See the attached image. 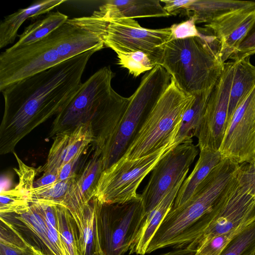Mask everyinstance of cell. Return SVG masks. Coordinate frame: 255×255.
Segmentation results:
<instances>
[{"instance_id":"6da1fadb","label":"cell","mask_w":255,"mask_h":255,"mask_svg":"<svg viewBox=\"0 0 255 255\" xmlns=\"http://www.w3.org/2000/svg\"><path fill=\"white\" fill-rule=\"evenodd\" d=\"M96 52H83L1 92L4 110L0 125V155L13 152L22 138L66 107L81 87L88 62Z\"/></svg>"},{"instance_id":"7a4b0ae2","label":"cell","mask_w":255,"mask_h":255,"mask_svg":"<svg viewBox=\"0 0 255 255\" xmlns=\"http://www.w3.org/2000/svg\"><path fill=\"white\" fill-rule=\"evenodd\" d=\"M105 45L96 34L69 19L40 40L6 49L0 55V91L33 75L83 52L97 51Z\"/></svg>"},{"instance_id":"3957f363","label":"cell","mask_w":255,"mask_h":255,"mask_svg":"<svg viewBox=\"0 0 255 255\" xmlns=\"http://www.w3.org/2000/svg\"><path fill=\"white\" fill-rule=\"evenodd\" d=\"M239 164L230 159L223 158L187 202L169 211L150 241L146 254L169 247L174 249L186 248L195 228L212 210L237 172Z\"/></svg>"},{"instance_id":"277c9868","label":"cell","mask_w":255,"mask_h":255,"mask_svg":"<svg viewBox=\"0 0 255 255\" xmlns=\"http://www.w3.org/2000/svg\"><path fill=\"white\" fill-rule=\"evenodd\" d=\"M206 33L165 43L160 65L181 90L194 96L214 87L225 63L219 57L218 40Z\"/></svg>"},{"instance_id":"5b68a950","label":"cell","mask_w":255,"mask_h":255,"mask_svg":"<svg viewBox=\"0 0 255 255\" xmlns=\"http://www.w3.org/2000/svg\"><path fill=\"white\" fill-rule=\"evenodd\" d=\"M195 99L181 90L171 78L121 158L137 159L174 143L183 116Z\"/></svg>"},{"instance_id":"8992f818","label":"cell","mask_w":255,"mask_h":255,"mask_svg":"<svg viewBox=\"0 0 255 255\" xmlns=\"http://www.w3.org/2000/svg\"><path fill=\"white\" fill-rule=\"evenodd\" d=\"M171 76L161 65L142 77L111 137L101 152L103 170L121 158L145 119L170 83Z\"/></svg>"},{"instance_id":"52a82bcc","label":"cell","mask_w":255,"mask_h":255,"mask_svg":"<svg viewBox=\"0 0 255 255\" xmlns=\"http://www.w3.org/2000/svg\"><path fill=\"white\" fill-rule=\"evenodd\" d=\"M71 20L97 35L105 46L116 53H145L154 66L160 65L164 45L172 37L170 27L146 28L132 18L104 19L91 15Z\"/></svg>"},{"instance_id":"ba28073f","label":"cell","mask_w":255,"mask_h":255,"mask_svg":"<svg viewBox=\"0 0 255 255\" xmlns=\"http://www.w3.org/2000/svg\"><path fill=\"white\" fill-rule=\"evenodd\" d=\"M238 170L212 210L197 225L191 235L190 244L186 248L196 251L213 238L233 230L255 215V197L239 178Z\"/></svg>"},{"instance_id":"9c48e42d","label":"cell","mask_w":255,"mask_h":255,"mask_svg":"<svg viewBox=\"0 0 255 255\" xmlns=\"http://www.w3.org/2000/svg\"><path fill=\"white\" fill-rule=\"evenodd\" d=\"M176 145L170 143L153 153L135 159L120 158L103 171L94 197L102 204H122L139 197L136 191L141 182Z\"/></svg>"},{"instance_id":"30bf717a","label":"cell","mask_w":255,"mask_h":255,"mask_svg":"<svg viewBox=\"0 0 255 255\" xmlns=\"http://www.w3.org/2000/svg\"><path fill=\"white\" fill-rule=\"evenodd\" d=\"M99 245L106 255H124L143 221L141 196L122 204H102L93 197Z\"/></svg>"},{"instance_id":"8fae6325","label":"cell","mask_w":255,"mask_h":255,"mask_svg":"<svg viewBox=\"0 0 255 255\" xmlns=\"http://www.w3.org/2000/svg\"><path fill=\"white\" fill-rule=\"evenodd\" d=\"M115 75L110 66H104L83 83L69 103L56 116L48 138L90 122L113 89L111 84Z\"/></svg>"},{"instance_id":"7c38bea8","label":"cell","mask_w":255,"mask_h":255,"mask_svg":"<svg viewBox=\"0 0 255 255\" xmlns=\"http://www.w3.org/2000/svg\"><path fill=\"white\" fill-rule=\"evenodd\" d=\"M197 147L193 140L182 143L174 147L157 163L140 195L145 215L186 176L198 153Z\"/></svg>"},{"instance_id":"4fadbf2b","label":"cell","mask_w":255,"mask_h":255,"mask_svg":"<svg viewBox=\"0 0 255 255\" xmlns=\"http://www.w3.org/2000/svg\"><path fill=\"white\" fill-rule=\"evenodd\" d=\"M236 63L225 62L208 98L197 137L200 150L219 151L227 126L230 91Z\"/></svg>"},{"instance_id":"5bb4252c","label":"cell","mask_w":255,"mask_h":255,"mask_svg":"<svg viewBox=\"0 0 255 255\" xmlns=\"http://www.w3.org/2000/svg\"><path fill=\"white\" fill-rule=\"evenodd\" d=\"M219 151L240 164L255 158V87L235 111Z\"/></svg>"},{"instance_id":"9a60e30c","label":"cell","mask_w":255,"mask_h":255,"mask_svg":"<svg viewBox=\"0 0 255 255\" xmlns=\"http://www.w3.org/2000/svg\"><path fill=\"white\" fill-rule=\"evenodd\" d=\"M49 150L46 163L38 171L43 173L56 172L65 163L80 157L93 143L94 134L91 123L82 124L76 128L57 134Z\"/></svg>"},{"instance_id":"2e32d148","label":"cell","mask_w":255,"mask_h":255,"mask_svg":"<svg viewBox=\"0 0 255 255\" xmlns=\"http://www.w3.org/2000/svg\"><path fill=\"white\" fill-rule=\"evenodd\" d=\"M255 22V7L238 11L205 25L220 44L219 57L224 63L230 58Z\"/></svg>"},{"instance_id":"e0dca14e","label":"cell","mask_w":255,"mask_h":255,"mask_svg":"<svg viewBox=\"0 0 255 255\" xmlns=\"http://www.w3.org/2000/svg\"><path fill=\"white\" fill-rule=\"evenodd\" d=\"M128 101V98L120 95L113 89L90 121L94 134V148L101 154L117 128Z\"/></svg>"},{"instance_id":"ac0fdd59","label":"cell","mask_w":255,"mask_h":255,"mask_svg":"<svg viewBox=\"0 0 255 255\" xmlns=\"http://www.w3.org/2000/svg\"><path fill=\"white\" fill-rule=\"evenodd\" d=\"M92 15L104 19L170 16L158 0H107Z\"/></svg>"},{"instance_id":"d6986e66","label":"cell","mask_w":255,"mask_h":255,"mask_svg":"<svg viewBox=\"0 0 255 255\" xmlns=\"http://www.w3.org/2000/svg\"><path fill=\"white\" fill-rule=\"evenodd\" d=\"M94 150L92 157L78 174L68 193L65 207L68 210L88 204L94 197L96 186L103 171L101 153Z\"/></svg>"},{"instance_id":"ffe728a7","label":"cell","mask_w":255,"mask_h":255,"mask_svg":"<svg viewBox=\"0 0 255 255\" xmlns=\"http://www.w3.org/2000/svg\"><path fill=\"white\" fill-rule=\"evenodd\" d=\"M186 177H183L155 208L145 215L130 246L129 254H146L150 241L166 215L172 209L177 193Z\"/></svg>"},{"instance_id":"44dd1931","label":"cell","mask_w":255,"mask_h":255,"mask_svg":"<svg viewBox=\"0 0 255 255\" xmlns=\"http://www.w3.org/2000/svg\"><path fill=\"white\" fill-rule=\"evenodd\" d=\"M255 7V2L235 0H194L182 15L192 17L196 23H211L240 10Z\"/></svg>"},{"instance_id":"7402d4cb","label":"cell","mask_w":255,"mask_h":255,"mask_svg":"<svg viewBox=\"0 0 255 255\" xmlns=\"http://www.w3.org/2000/svg\"><path fill=\"white\" fill-rule=\"evenodd\" d=\"M66 1L67 0H39L7 15L0 24V48L14 41L18 29L26 19L49 12Z\"/></svg>"},{"instance_id":"603a6c76","label":"cell","mask_w":255,"mask_h":255,"mask_svg":"<svg viewBox=\"0 0 255 255\" xmlns=\"http://www.w3.org/2000/svg\"><path fill=\"white\" fill-rule=\"evenodd\" d=\"M222 159L219 151L201 150L193 170L184 180L177 193L172 208L178 207L187 202L198 186Z\"/></svg>"},{"instance_id":"cb8c5ba5","label":"cell","mask_w":255,"mask_h":255,"mask_svg":"<svg viewBox=\"0 0 255 255\" xmlns=\"http://www.w3.org/2000/svg\"><path fill=\"white\" fill-rule=\"evenodd\" d=\"M77 228L81 249L85 255L102 251L99 245L93 199L87 205L69 210Z\"/></svg>"},{"instance_id":"d4e9b609","label":"cell","mask_w":255,"mask_h":255,"mask_svg":"<svg viewBox=\"0 0 255 255\" xmlns=\"http://www.w3.org/2000/svg\"><path fill=\"white\" fill-rule=\"evenodd\" d=\"M250 59L249 57L235 61L236 64L230 91L227 126L238 106L255 87V66L251 63Z\"/></svg>"},{"instance_id":"484cf974","label":"cell","mask_w":255,"mask_h":255,"mask_svg":"<svg viewBox=\"0 0 255 255\" xmlns=\"http://www.w3.org/2000/svg\"><path fill=\"white\" fill-rule=\"evenodd\" d=\"M213 88L195 96L193 104L183 116L174 140L175 143L178 145L193 140V137L197 136L207 103Z\"/></svg>"},{"instance_id":"4316f807","label":"cell","mask_w":255,"mask_h":255,"mask_svg":"<svg viewBox=\"0 0 255 255\" xmlns=\"http://www.w3.org/2000/svg\"><path fill=\"white\" fill-rule=\"evenodd\" d=\"M68 16L59 11L51 12L26 27L18 41L9 48L14 49L36 42L66 22Z\"/></svg>"},{"instance_id":"83f0119b","label":"cell","mask_w":255,"mask_h":255,"mask_svg":"<svg viewBox=\"0 0 255 255\" xmlns=\"http://www.w3.org/2000/svg\"><path fill=\"white\" fill-rule=\"evenodd\" d=\"M77 175L48 185L33 187L28 196L29 202L65 207L66 198Z\"/></svg>"},{"instance_id":"f1b7e54d","label":"cell","mask_w":255,"mask_h":255,"mask_svg":"<svg viewBox=\"0 0 255 255\" xmlns=\"http://www.w3.org/2000/svg\"><path fill=\"white\" fill-rule=\"evenodd\" d=\"M17 226L0 217V255H27V241Z\"/></svg>"},{"instance_id":"f546056e","label":"cell","mask_w":255,"mask_h":255,"mask_svg":"<svg viewBox=\"0 0 255 255\" xmlns=\"http://www.w3.org/2000/svg\"><path fill=\"white\" fill-rule=\"evenodd\" d=\"M58 229L66 246L69 255H85L79 241L76 223L68 209L61 205H56Z\"/></svg>"},{"instance_id":"4dcf8cb0","label":"cell","mask_w":255,"mask_h":255,"mask_svg":"<svg viewBox=\"0 0 255 255\" xmlns=\"http://www.w3.org/2000/svg\"><path fill=\"white\" fill-rule=\"evenodd\" d=\"M28 193L16 185L13 189L1 191L0 196V215L19 214L30 205Z\"/></svg>"},{"instance_id":"1f68e13d","label":"cell","mask_w":255,"mask_h":255,"mask_svg":"<svg viewBox=\"0 0 255 255\" xmlns=\"http://www.w3.org/2000/svg\"><path fill=\"white\" fill-rule=\"evenodd\" d=\"M255 221V215L233 230L213 238L197 250L194 255H220L234 239Z\"/></svg>"},{"instance_id":"d6a6232c","label":"cell","mask_w":255,"mask_h":255,"mask_svg":"<svg viewBox=\"0 0 255 255\" xmlns=\"http://www.w3.org/2000/svg\"><path fill=\"white\" fill-rule=\"evenodd\" d=\"M116 53L118 58V64L127 69L134 77L150 71L154 67L148 56L141 51Z\"/></svg>"},{"instance_id":"836d02e7","label":"cell","mask_w":255,"mask_h":255,"mask_svg":"<svg viewBox=\"0 0 255 255\" xmlns=\"http://www.w3.org/2000/svg\"><path fill=\"white\" fill-rule=\"evenodd\" d=\"M255 246V221L238 235L220 255H244Z\"/></svg>"},{"instance_id":"e575fe53","label":"cell","mask_w":255,"mask_h":255,"mask_svg":"<svg viewBox=\"0 0 255 255\" xmlns=\"http://www.w3.org/2000/svg\"><path fill=\"white\" fill-rule=\"evenodd\" d=\"M255 54V22L229 59L234 61L250 57Z\"/></svg>"},{"instance_id":"d590c367","label":"cell","mask_w":255,"mask_h":255,"mask_svg":"<svg viewBox=\"0 0 255 255\" xmlns=\"http://www.w3.org/2000/svg\"><path fill=\"white\" fill-rule=\"evenodd\" d=\"M195 24L194 19L189 17L186 21L172 24L170 27L172 34L171 40L200 36L201 33Z\"/></svg>"},{"instance_id":"8d00e7d4","label":"cell","mask_w":255,"mask_h":255,"mask_svg":"<svg viewBox=\"0 0 255 255\" xmlns=\"http://www.w3.org/2000/svg\"><path fill=\"white\" fill-rule=\"evenodd\" d=\"M238 176L248 188L249 193L255 197V158L240 164Z\"/></svg>"},{"instance_id":"74e56055","label":"cell","mask_w":255,"mask_h":255,"mask_svg":"<svg viewBox=\"0 0 255 255\" xmlns=\"http://www.w3.org/2000/svg\"><path fill=\"white\" fill-rule=\"evenodd\" d=\"M161 2L164 3L163 6L165 10L170 15L182 14L185 7L191 3L194 0H161Z\"/></svg>"},{"instance_id":"f35d334b","label":"cell","mask_w":255,"mask_h":255,"mask_svg":"<svg viewBox=\"0 0 255 255\" xmlns=\"http://www.w3.org/2000/svg\"><path fill=\"white\" fill-rule=\"evenodd\" d=\"M80 157L75 158L65 163L58 171L57 181H62L71 178L76 174L74 169Z\"/></svg>"},{"instance_id":"ab89813d","label":"cell","mask_w":255,"mask_h":255,"mask_svg":"<svg viewBox=\"0 0 255 255\" xmlns=\"http://www.w3.org/2000/svg\"><path fill=\"white\" fill-rule=\"evenodd\" d=\"M58 172H50L43 173V175L35 181L33 185L34 187H38L52 184L57 181Z\"/></svg>"},{"instance_id":"60d3db41","label":"cell","mask_w":255,"mask_h":255,"mask_svg":"<svg viewBox=\"0 0 255 255\" xmlns=\"http://www.w3.org/2000/svg\"><path fill=\"white\" fill-rule=\"evenodd\" d=\"M196 251L187 248L176 249L160 255H194Z\"/></svg>"},{"instance_id":"b9f144b4","label":"cell","mask_w":255,"mask_h":255,"mask_svg":"<svg viewBox=\"0 0 255 255\" xmlns=\"http://www.w3.org/2000/svg\"><path fill=\"white\" fill-rule=\"evenodd\" d=\"M28 251L27 255H47L41 249L36 246L30 244L27 241Z\"/></svg>"},{"instance_id":"7bdbcfd3","label":"cell","mask_w":255,"mask_h":255,"mask_svg":"<svg viewBox=\"0 0 255 255\" xmlns=\"http://www.w3.org/2000/svg\"><path fill=\"white\" fill-rule=\"evenodd\" d=\"M244 255H255V246L248 251Z\"/></svg>"},{"instance_id":"ee69618b","label":"cell","mask_w":255,"mask_h":255,"mask_svg":"<svg viewBox=\"0 0 255 255\" xmlns=\"http://www.w3.org/2000/svg\"><path fill=\"white\" fill-rule=\"evenodd\" d=\"M92 255H106L105 253H104L102 251H99L95 252L93 253Z\"/></svg>"}]
</instances>
